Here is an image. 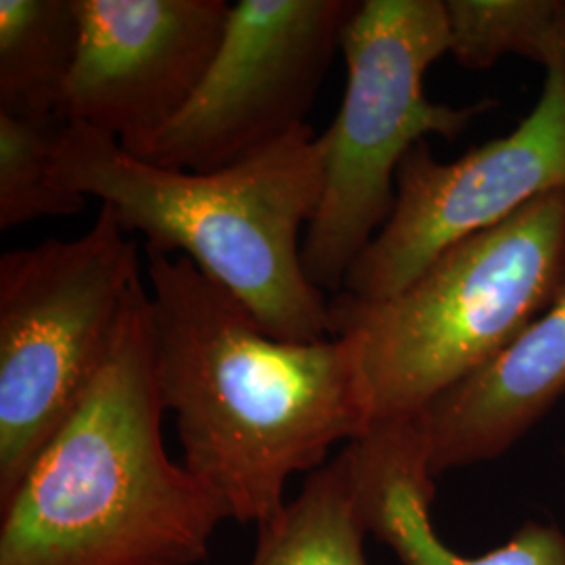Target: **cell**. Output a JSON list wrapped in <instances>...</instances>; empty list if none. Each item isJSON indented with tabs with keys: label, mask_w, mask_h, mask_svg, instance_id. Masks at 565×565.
Returning <instances> with one entry per match:
<instances>
[{
	"label": "cell",
	"mask_w": 565,
	"mask_h": 565,
	"mask_svg": "<svg viewBox=\"0 0 565 565\" xmlns=\"http://www.w3.org/2000/svg\"><path fill=\"white\" fill-rule=\"evenodd\" d=\"M53 179L109 205L145 247L184 256L223 285L281 342L331 335L329 300L306 277L303 228L323 195V142L310 124L214 172L162 168L118 139L65 124Z\"/></svg>",
	"instance_id": "obj_3"
},
{
	"label": "cell",
	"mask_w": 565,
	"mask_h": 565,
	"mask_svg": "<svg viewBox=\"0 0 565 565\" xmlns=\"http://www.w3.org/2000/svg\"><path fill=\"white\" fill-rule=\"evenodd\" d=\"M348 84L323 142V195L302 242L310 282L340 294L350 268L392 216L396 172L429 135L455 141L494 103L427 99L424 78L450 49L445 0H363L340 42Z\"/></svg>",
	"instance_id": "obj_5"
},
{
	"label": "cell",
	"mask_w": 565,
	"mask_h": 565,
	"mask_svg": "<svg viewBox=\"0 0 565 565\" xmlns=\"http://www.w3.org/2000/svg\"><path fill=\"white\" fill-rule=\"evenodd\" d=\"M149 291L139 285L93 384L0 507V565H198L231 520L162 436Z\"/></svg>",
	"instance_id": "obj_2"
},
{
	"label": "cell",
	"mask_w": 565,
	"mask_h": 565,
	"mask_svg": "<svg viewBox=\"0 0 565 565\" xmlns=\"http://www.w3.org/2000/svg\"><path fill=\"white\" fill-rule=\"evenodd\" d=\"M65 121L0 114V231L81 214L86 198L57 186L55 151Z\"/></svg>",
	"instance_id": "obj_15"
},
{
	"label": "cell",
	"mask_w": 565,
	"mask_h": 565,
	"mask_svg": "<svg viewBox=\"0 0 565 565\" xmlns=\"http://www.w3.org/2000/svg\"><path fill=\"white\" fill-rule=\"evenodd\" d=\"M565 186V61L511 135L440 162L417 142L396 172L390 221L350 268L343 294L364 303L398 296L445 252Z\"/></svg>",
	"instance_id": "obj_8"
},
{
	"label": "cell",
	"mask_w": 565,
	"mask_h": 565,
	"mask_svg": "<svg viewBox=\"0 0 565 565\" xmlns=\"http://www.w3.org/2000/svg\"><path fill=\"white\" fill-rule=\"evenodd\" d=\"M345 450L312 471L302 492L258 525L249 565H369L366 536Z\"/></svg>",
	"instance_id": "obj_13"
},
{
	"label": "cell",
	"mask_w": 565,
	"mask_h": 565,
	"mask_svg": "<svg viewBox=\"0 0 565 565\" xmlns=\"http://www.w3.org/2000/svg\"><path fill=\"white\" fill-rule=\"evenodd\" d=\"M142 249L156 384L177 417L182 465L231 520L264 524L294 473L317 471L331 446L373 427L361 343L275 340L193 260Z\"/></svg>",
	"instance_id": "obj_1"
},
{
	"label": "cell",
	"mask_w": 565,
	"mask_h": 565,
	"mask_svg": "<svg viewBox=\"0 0 565 565\" xmlns=\"http://www.w3.org/2000/svg\"><path fill=\"white\" fill-rule=\"evenodd\" d=\"M450 49L469 70H488L503 55L545 70L565 61V0H445Z\"/></svg>",
	"instance_id": "obj_14"
},
{
	"label": "cell",
	"mask_w": 565,
	"mask_h": 565,
	"mask_svg": "<svg viewBox=\"0 0 565 565\" xmlns=\"http://www.w3.org/2000/svg\"><path fill=\"white\" fill-rule=\"evenodd\" d=\"M565 394V282L555 300L419 415L436 478L501 459Z\"/></svg>",
	"instance_id": "obj_10"
},
{
	"label": "cell",
	"mask_w": 565,
	"mask_h": 565,
	"mask_svg": "<svg viewBox=\"0 0 565 565\" xmlns=\"http://www.w3.org/2000/svg\"><path fill=\"white\" fill-rule=\"evenodd\" d=\"M78 49L74 0H0V114L57 118Z\"/></svg>",
	"instance_id": "obj_12"
},
{
	"label": "cell",
	"mask_w": 565,
	"mask_h": 565,
	"mask_svg": "<svg viewBox=\"0 0 565 565\" xmlns=\"http://www.w3.org/2000/svg\"><path fill=\"white\" fill-rule=\"evenodd\" d=\"M81 49L57 118L84 124L126 151L191 102L223 42L224 0H74Z\"/></svg>",
	"instance_id": "obj_9"
},
{
	"label": "cell",
	"mask_w": 565,
	"mask_h": 565,
	"mask_svg": "<svg viewBox=\"0 0 565 565\" xmlns=\"http://www.w3.org/2000/svg\"><path fill=\"white\" fill-rule=\"evenodd\" d=\"M364 527L390 546L403 565H565V532L530 522L480 557H465L443 543L431 524L436 473L419 415L375 424L343 446Z\"/></svg>",
	"instance_id": "obj_11"
},
{
	"label": "cell",
	"mask_w": 565,
	"mask_h": 565,
	"mask_svg": "<svg viewBox=\"0 0 565 565\" xmlns=\"http://www.w3.org/2000/svg\"><path fill=\"white\" fill-rule=\"evenodd\" d=\"M565 282V186L457 243L398 296L329 300L331 335L361 343L373 425L422 415L555 300Z\"/></svg>",
	"instance_id": "obj_4"
},
{
	"label": "cell",
	"mask_w": 565,
	"mask_h": 565,
	"mask_svg": "<svg viewBox=\"0 0 565 565\" xmlns=\"http://www.w3.org/2000/svg\"><path fill=\"white\" fill-rule=\"evenodd\" d=\"M139 285V245L109 205L82 237L0 258V507L93 384Z\"/></svg>",
	"instance_id": "obj_6"
},
{
	"label": "cell",
	"mask_w": 565,
	"mask_h": 565,
	"mask_svg": "<svg viewBox=\"0 0 565 565\" xmlns=\"http://www.w3.org/2000/svg\"><path fill=\"white\" fill-rule=\"evenodd\" d=\"M352 0H239L200 88L132 153L145 162L214 172L306 124Z\"/></svg>",
	"instance_id": "obj_7"
}]
</instances>
